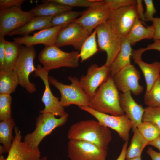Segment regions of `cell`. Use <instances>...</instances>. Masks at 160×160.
Here are the masks:
<instances>
[{
    "mask_svg": "<svg viewBox=\"0 0 160 160\" xmlns=\"http://www.w3.org/2000/svg\"><path fill=\"white\" fill-rule=\"evenodd\" d=\"M69 140L86 141L107 150L112 139L109 129L94 120H81L71 125L68 130Z\"/></svg>",
    "mask_w": 160,
    "mask_h": 160,
    "instance_id": "cell-1",
    "label": "cell"
},
{
    "mask_svg": "<svg viewBox=\"0 0 160 160\" xmlns=\"http://www.w3.org/2000/svg\"><path fill=\"white\" fill-rule=\"evenodd\" d=\"M119 94L113 77L110 76L89 98L88 107L102 113L114 116L124 115L120 105Z\"/></svg>",
    "mask_w": 160,
    "mask_h": 160,
    "instance_id": "cell-2",
    "label": "cell"
},
{
    "mask_svg": "<svg viewBox=\"0 0 160 160\" xmlns=\"http://www.w3.org/2000/svg\"><path fill=\"white\" fill-rule=\"evenodd\" d=\"M80 57L77 51L65 52L55 45L45 46L39 53L38 59L44 69L49 72L63 67L76 68L79 66Z\"/></svg>",
    "mask_w": 160,
    "mask_h": 160,
    "instance_id": "cell-3",
    "label": "cell"
},
{
    "mask_svg": "<svg viewBox=\"0 0 160 160\" xmlns=\"http://www.w3.org/2000/svg\"><path fill=\"white\" fill-rule=\"evenodd\" d=\"M71 84L67 85L58 81L52 76H49V84L53 85L60 92L61 95L60 103L61 106L67 107L75 105L79 108L89 106V98L82 88L79 80L76 77H68Z\"/></svg>",
    "mask_w": 160,
    "mask_h": 160,
    "instance_id": "cell-4",
    "label": "cell"
},
{
    "mask_svg": "<svg viewBox=\"0 0 160 160\" xmlns=\"http://www.w3.org/2000/svg\"><path fill=\"white\" fill-rule=\"evenodd\" d=\"M49 113H41L36 119V128L32 132L27 134L24 141L32 148H38L43 139L51 134L56 128L64 124L68 119V115L59 118Z\"/></svg>",
    "mask_w": 160,
    "mask_h": 160,
    "instance_id": "cell-5",
    "label": "cell"
},
{
    "mask_svg": "<svg viewBox=\"0 0 160 160\" xmlns=\"http://www.w3.org/2000/svg\"><path fill=\"white\" fill-rule=\"evenodd\" d=\"M36 55L34 46L26 47L21 45L19 57L13 70L19 84L30 94L36 91L35 84L31 82L29 79L31 73L36 69L33 64Z\"/></svg>",
    "mask_w": 160,
    "mask_h": 160,
    "instance_id": "cell-6",
    "label": "cell"
},
{
    "mask_svg": "<svg viewBox=\"0 0 160 160\" xmlns=\"http://www.w3.org/2000/svg\"><path fill=\"white\" fill-rule=\"evenodd\" d=\"M137 17L136 4L111 10L106 22L120 37H127Z\"/></svg>",
    "mask_w": 160,
    "mask_h": 160,
    "instance_id": "cell-7",
    "label": "cell"
},
{
    "mask_svg": "<svg viewBox=\"0 0 160 160\" xmlns=\"http://www.w3.org/2000/svg\"><path fill=\"white\" fill-rule=\"evenodd\" d=\"M95 30L99 49L105 52L107 54L105 64L110 67L120 49L121 38L113 31L106 22L98 25Z\"/></svg>",
    "mask_w": 160,
    "mask_h": 160,
    "instance_id": "cell-8",
    "label": "cell"
},
{
    "mask_svg": "<svg viewBox=\"0 0 160 160\" xmlns=\"http://www.w3.org/2000/svg\"><path fill=\"white\" fill-rule=\"evenodd\" d=\"M68 153L71 160H106L107 152L92 143L71 140L68 143Z\"/></svg>",
    "mask_w": 160,
    "mask_h": 160,
    "instance_id": "cell-9",
    "label": "cell"
},
{
    "mask_svg": "<svg viewBox=\"0 0 160 160\" xmlns=\"http://www.w3.org/2000/svg\"><path fill=\"white\" fill-rule=\"evenodd\" d=\"M79 108L93 116L102 124L115 131L123 140L128 141L132 123L126 115L114 116L99 112L87 106Z\"/></svg>",
    "mask_w": 160,
    "mask_h": 160,
    "instance_id": "cell-10",
    "label": "cell"
},
{
    "mask_svg": "<svg viewBox=\"0 0 160 160\" xmlns=\"http://www.w3.org/2000/svg\"><path fill=\"white\" fill-rule=\"evenodd\" d=\"M34 17L29 12L22 10L21 7H13L0 10V36L23 26Z\"/></svg>",
    "mask_w": 160,
    "mask_h": 160,
    "instance_id": "cell-11",
    "label": "cell"
},
{
    "mask_svg": "<svg viewBox=\"0 0 160 160\" xmlns=\"http://www.w3.org/2000/svg\"><path fill=\"white\" fill-rule=\"evenodd\" d=\"M140 73L133 65L124 67L113 77L114 84L118 90L122 93L131 92L137 95L143 90V87L139 83Z\"/></svg>",
    "mask_w": 160,
    "mask_h": 160,
    "instance_id": "cell-12",
    "label": "cell"
},
{
    "mask_svg": "<svg viewBox=\"0 0 160 160\" xmlns=\"http://www.w3.org/2000/svg\"><path fill=\"white\" fill-rule=\"evenodd\" d=\"M111 11L105 0H100L97 4L84 11L80 17L72 23L81 25L91 34L97 26L106 22Z\"/></svg>",
    "mask_w": 160,
    "mask_h": 160,
    "instance_id": "cell-13",
    "label": "cell"
},
{
    "mask_svg": "<svg viewBox=\"0 0 160 160\" xmlns=\"http://www.w3.org/2000/svg\"><path fill=\"white\" fill-rule=\"evenodd\" d=\"M34 72L35 76L39 77L45 85V90L41 99L45 107L39 111V113H51L60 117L68 115L65 111L64 108L60 104L59 98L54 96L51 92L48 79L49 72L41 65L38 64Z\"/></svg>",
    "mask_w": 160,
    "mask_h": 160,
    "instance_id": "cell-14",
    "label": "cell"
},
{
    "mask_svg": "<svg viewBox=\"0 0 160 160\" xmlns=\"http://www.w3.org/2000/svg\"><path fill=\"white\" fill-rule=\"evenodd\" d=\"M110 76V66L105 64L99 67L94 64L88 68L86 75H82L79 81L84 91L90 98L93 96L98 87Z\"/></svg>",
    "mask_w": 160,
    "mask_h": 160,
    "instance_id": "cell-15",
    "label": "cell"
},
{
    "mask_svg": "<svg viewBox=\"0 0 160 160\" xmlns=\"http://www.w3.org/2000/svg\"><path fill=\"white\" fill-rule=\"evenodd\" d=\"M91 34L81 25L72 23L60 30L55 45L58 47L71 45L76 49L80 50L83 44Z\"/></svg>",
    "mask_w": 160,
    "mask_h": 160,
    "instance_id": "cell-16",
    "label": "cell"
},
{
    "mask_svg": "<svg viewBox=\"0 0 160 160\" xmlns=\"http://www.w3.org/2000/svg\"><path fill=\"white\" fill-rule=\"evenodd\" d=\"M15 135L6 160H39L41 152L39 148L33 149L26 142L22 141L21 132L14 128Z\"/></svg>",
    "mask_w": 160,
    "mask_h": 160,
    "instance_id": "cell-17",
    "label": "cell"
},
{
    "mask_svg": "<svg viewBox=\"0 0 160 160\" xmlns=\"http://www.w3.org/2000/svg\"><path fill=\"white\" fill-rule=\"evenodd\" d=\"M62 28L60 26L52 27L41 30L32 36L18 37L14 38L13 39L17 44L20 45L23 44L26 47L39 44H44L45 46L55 45L58 33Z\"/></svg>",
    "mask_w": 160,
    "mask_h": 160,
    "instance_id": "cell-18",
    "label": "cell"
},
{
    "mask_svg": "<svg viewBox=\"0 0 160 160\" xmlns=\"http://www.w3.org/2000/svg\"><path fill=\"white\" fill-rule=\"evenodd\" d=\"M120 105L122 111L131 120L133 132L142 122L144 108L137 103L131 96V92L119 94Z\"/></svg>",
    "mask_w": 160,
    "mask_h": 160,
    "instance_id": "cell-19",
    "label": "cell"
},
{
    "mask_svg": "<svg viewBox=\"0 0 160 160\" xmlns=\"http://www.w3.org/2000/svg\"><path fill=\"white\" fill-rule=\"evenodd\" d=\"M145 51V48L133 50L131 56L134 63L138 65L143 73L146 83V92H149L160 74V62L148 64L143 61L141 56Z\"/></svg>",
    "mask_w": 160,
    "mask_h": 160,
    "instance_id": "cell-20",
    "label": "cell"
},
{
    "mask_svg": "<svg viewBox=\"0 0 160 160\" xmlns=\"http://www.w3.org/2000/svg\"><path fill=\"white\" fill-rule=\"evenodd\" d=\"M132 50L127 37H121L120 49L110 66L111 77H113L121 69L131 64L130 57Z\"/></svg>",
    "mask_w": 160,
    "mask_h": 160,
    "instance_id": "cell-21",
    "label": "cell"
},
{
    "mask_svg": "<svg viewBox=\"0 0 160 160\" xmlns=\"http://www.w3.org/2000/svg\"><path fill=\"white\" fill-rule=\"evenodd\" d=\"M53 16L34 17L24 25L9 33L7 35L24 36L36 30L41 31L51 27V21Z\"/></svg>",
    "mask_w": 160,
    "mask_h": 160,
    "instance_id": "cell-22",
    "label": "cell"
},
{
    "mask_svg": "<svg viewBox=\"0 0 160 160\" xmlns=\"http://www.w3.org/2000/svg\"><path fill=\"white\" fill-rule=\"evenodd\" d=\"M44 3L36 6L29 12L34 17L54 16L72 10V7L52 1L43 0Z\"/></svg>",
    "mask_w": 160,
    "mask_h": 160,
    "instance_id": "cell-23",
    "label": "cell"
},
{
    "mask_svg": "<svg viewBox=\"0 0 160 160\" xmlns=\"http://www.w3.org/2000/svg\"><path fill=\"white\" fill-rule=\"evenodd\" d=\"M142 23L137 16L127 37L131 45L143 39L153 38L155 30L153 25L145 27Z\"/></svg>",
    "mask_w": 160,
    "mask_h": 160,
    "instance_id": "cell-24",
    "label": "cell"
},
{
    "mask_svg": "<svg viewBox=\"0 0 160 160\" xmlns=\"http://www.w3.org/2000/svg\"><path fill=\"white\" fill-rule=\"evenodd\" d=\"M18 84V79L13 71H0V94L10 95Z\"/></svg>",
    "mask_w": 160,
    "mask_h": 160,
    "instance_id": "cell-25",
    "label": "cell"
},
{
    "mask_svg": "<svg viewBox=\"0 0 160 160\" xmlns=\"http://www.w3.org/2000/svg\"><path fill=\"white\" fill-rule=\"evenodd\" d=\"M133 132L134 135L130 145L127 150L126 159L141 156L144 148L148 143L137 128L135 129Z\"/></svg>",
    "mask_w": 160,
    "mask_h": 160,
    "instance_id": "cell-26",
    "label": "cell"
},
{
    "mask_svg": "<svg viewBox=\"0 0 160 160\" xmlns=\"http://www.w3.org/2000/svg\"><path fill=\"white\" fill-rule=\"evenodd\" d=\"M15 125L12 118L0 121V143L3 144L6 153L8 152L14 138L12 135V131Z\"/></svg>",
    "mask_w": 160,
    "mask_h": 160,
    "instance_id": "cell-27",
    "label": "cell"
},
{
    "mask_svg": "<svg viewBox=\"0 0 160 160\" xmlns=\"http://www.w3.org/2000/svg\"><path fill=\"white\" fill-rule=\"evenodd\" d=\"M20 45L14 41H6L3 71H13L19 57Z\"/></svg>",
    "mask_w": 160,
    "mask_h": 160,
    "instance_id": "cell-28",
    "label": "cell"
},
{
    "mask_svg": "<svg viewBox=\"0 0 160 160\" xmlns=\"http://www.w3.org/2000/svg\"><path fill=\"white\" fill-rule=\"evenodd\" d=\"M84 11H66L54 16L51 20V27L60 26L62 28L67 26L81 15Z\"/></svg>",
    "mask_w": 160,
    "mask_h": 160,
    "instance_id": "cell-29",
    "label": "cell"
},
{
    "mask_svg": "<svg viewBox=\"0 0 160 160\" xmlns=\"http://www.w3.org/2000/svg\"><path fill=\"white\" fill-rule=\"evenodd\" d=\"M96 35V31L95 30L82 45L79 53L81 62L88 59L97 52Z\"/></svg>",
    "mask_w": 160,
    "mask_h": 160,
    "instance_id": "cell-30",
    "label": "cell"
},
{
    "mask_svg": "<svg viewBox=\"0 0 160 160\" xmlns=\"http://www.w3.org/2000/svg\"><path fill=\"white\" fill-rule=\"evenodd\" d=\"M144 103L148 107H160V74L150 91L146 92Z\"/></svg>",
    "mask_w": 160,
    "mask_h": 160,
    "instance_id": "cell-31",
    "label": "cell"
},
{
    "mask_svg": "<svg viewBox=\"0 0 160 160\" xmlns=\"http://www.w3.org/2000/svg\"><path fill=\"white\" fill-rule=\"evenodd\" d=\"M137 128L148 142L154 140L160 135V129L150 122L142 121Z\"/></svg>",
    "mask_w": 160,
    "mask_h": 160,
    "instance_id": "cell-32",
    "label": "cell"
},
{
    "mask_svg": "<svg viewBox=\"0 0 160 160\" xmlns=\"http://www.w3.org/2000/svg\"><path fill=\"white\" fill-rule=\"evenodd\" d=\"M12 97L10 95L0 94V121H5L12 117Z\"/></svg>",
    "mask_w": 160,
    "mask_h": 160,
    "instance_id": "cell-33",
    "label": "cell"
},
{
    "mask_svg": "<svg viewBox=\"0 0 160 160\" xmlns=\"http://www.w3.org/2000/svg\"><path fill=\"white\" fill-rule=\"evenodd\" d=\"M142 121L151 122L160 129V107L145 108Z\"/></svg>",
    "mask_w": 160,
    "mask_h": 160,
    "instance_id": "cell-34",
    "label": "cell"
},
{
    "mask_svg": "<svg viewBox=\"0 0 160 160\" xmlns=\"http://www.w3.org/2000/svg\"><path fill=\"white\" fill-rule=\"evenodd\" d=\"M70 7H89L97 4L100 0H52Z\"/></svg>",
    "mask_w": 160,
    "mask_h": 160,
    "instance_id": "cell-35",
    "label": "cell"
},
{
    "mask_svg": "<svg viewBox=\"0 0 160 160\" xmlns=\"http://www.w3.org/2000/svg\"><path fill=\"white\" fill-rule=\"evenodd\" d=\"M111 10L136 4L135 0H105Z\"/></svg>",
    "mask_w": 160,
    "mask_h": 160,
    "instance_id": "cell-36",
    "label": "cell"
},
{
    "mask_svg": "<svg viewBox=\"0 0 160 160\" xmlns=\"http://www.w3.org/2000/svg\"><path fill=\"white\" fill-rule=\"evenodd\" d=\"M146 5V11L144 13V18L145 21H152L153 16L157 11L152 0H144Z\"/></svg>",
    "mask_w": 160,
    "mask_h": 160,
    "instance_id": "cell-37",
    "label": "cell"
},
{
    "mask_svg": "<svg viewBox=\"0 0 160 160\" xmlns=\"http://www.w3.org/2000/svg\"><path fill=\"white\" fill-rule=\"evenodd\" d=\"M25 0H0V10L13 7H21Z\"/></svg>",
    "mask_w": 160,
    "mask_h": 160,
    "instance_id": "cell-38",
    "label": "cell"
},
{
    "mask_svg": "<svg viewBox=\"0 0 160 160\" xmlns=\"http://www.w3.org/2000/svg\"><path fill=\"white\" fill-rule=\"evenodd\" d=\"M6 41L4 36H0V71L3 70L6 54Z\"/></svg>",
    "mask_w": 160,
    "mask_h": 160,
    "instance_id": "cell-39",
    "label": "cell"
},
{
    "mask_svg": "<svg viewBox=\"0 0 160 160\" xmlns=\"http://www.w3.org/2000/svg\"><path fill=\"white\" fill-rule=\"evenodd\" d=\"M152 22L155 30L153 39L154 41L160 40V17L154 18Z\"/></svg>",
    "mask_w": 160,
    "mask_h": 160,
    "instance_id": "cell-40",
    "label": "cell"
},
{
    "mask_svg": "<svg viewBox=\"0 0 160 160\" xmlns=\"http://www.w3.org/2000/svg\"><path fill=\"white\" fill-rule=\"evenodd\" d=\"M137 11L138 17L141 20L143 24H145V21L144 18L143 8L142 4V1L141 0H136Z\"/></svg>",
    "mask_w": 160,
    "mask_h": 160,
    "instance_id": "cell-41",
    "label": "cell"
},
{
    "mask_svg": "<svg viewBox=\"0 0 160 160\" xmlns=\"http://www.w3.org/2000/svg\"><path fill=\"white\" fill-rule=\"evenodd\" d=\"M147 153L152 160H160V153L156 151L151 148L149 147L148 148Z\"/></svg>",
    "mask_w": 160,
    "mask_h": 160,
    "instance_id": "cell-42",
    "label": "cell"
},
{
    "mask_svg": "<svg viewBox=\"0 0 160 160\" xmlns=\"http://www.w3.org/2000/svg\"><path fill=\"white\" fill-rule=\"evenodd\" d=\"M152 44H149L146 48H145V51L149 50H155L160 52V40H156Z\"/></svg>",
    "mask_w": 160,
    "mask_h": 160,
    "instance_id": "cell-43",
    "label": "cell"
},
{
    "mask_svg": "<svg viewBox=\"0 0 160 160\" xmlns=\"http://www.w3.org/2000/svg\"><path fill=\"white\" fill-rule=\"evenodd\" d=\"M128 141H126L123 144L121 153L116 160H125Z\"/></svg>",
    "mask_w": 160,
    "mask_h": 160,
    "instance_id": "cell-44",
    "label": "cell"
},
{
    "mask_svg": "<svg viewBox=\"0 0 160 160\" xmlns=\"http://www.w3.org/2000/svg\"><path fill=\"white\" fill-rule=\"evenodd\" d=\"M148 145L153 146L160 151V135L154 140L148 142Z\"/></svg>",
    "mask_w": 160,
    "mask_h": 160,
    "instance_id": "cell-45",
    "label": "cell"
},
{
    "mask_svg": "<svg viewBox=\"0 0 160 160\" xmlns=\"http://www.w3.org/2000/svg\"><path fill=\"white\" fill-rule=\"evenodd\" d=\"M6 152L5 148L3 145H0V155H2V154Z\"/></svg>",
    "mask_w": 160,
    "mask_h": 160,
    "instance_id": "cell-46",
    "label": "cell"
},
{
    "mask_svg": "<svg viewBox=\"0 0 160 160\" xmlns=\"http://www.w3.org/2000/svg\"><path fill=\"white\" fill-rule=\"evenodd\" d=\"M125 160H141V156L130 159H126Z\"/></svg>",
    "mask_w": 160,
    "mask_h": 160,
    "instance_id": "cell-47",
    "label": "cell"
},
{
    "mask_svg": "<svg viewBox=\"0 0 160 160\" xmlns=\"http://www.w3.org/2000/svg\"><path fill=\"white\" fill-rule=\"evenodd\" d=\"M39 160H48V159L47 156H44L41 158Z\"/></svg>",
    "mask_w": 160,
    "mask_h": 160,
    "instance_id": "cell-48",
    "label": "cell"
},
{
    "mask_svg": "<svg viewBox=\"0 0 160 160\" xmlns=\"http://www.w3.org/2000/svg\"><path fill=\"white\" fill-rule=\"evenodd\" d=\"M6 158H5L4 156L2 155H0V160H6Z\"/></svg>",
    "mask_w": 160,
    "mask_h": 160,
    "instance_id": "cell-49",
    "label": "cell"
},
{
    "mask_svg": "<svg viewBox=\"0 0 160 160\" xmlns=\"http://www.w3.org/2000/svg\"><path fill=\"white\" fill-rule=\"evenodd\" d=\"M160 2V0L159 1Z\"/></svg>",
    "mask_w": 160,
    "mask_h": 160,
    "instance_id": "cell-50",
    "label": "cell"
}]
</instances>
